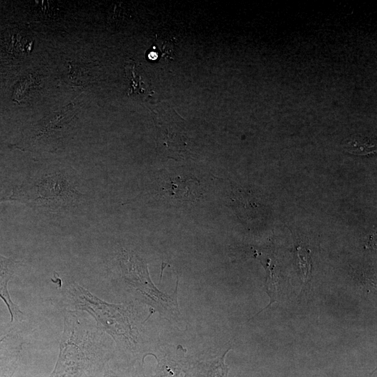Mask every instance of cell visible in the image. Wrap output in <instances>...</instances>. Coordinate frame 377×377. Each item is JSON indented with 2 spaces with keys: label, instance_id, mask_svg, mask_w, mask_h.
I'll return each instance as SVG.
<instances>
[{
  "label": "cell",
  "instance_id": "obj_1",
  "mask_svg": "<svg viewBox=\"0 0 377 377\" xmlns=\"http://www.w3.org/2000/svg\"><path fill=\"white\" fill-rule=\"evenodd\" d=\"M64 328L49 377H101L108 360L102 330L80 311L64 309Z\"/></svg>",
  "mask_w": 377,
  "mask_h": 377
},
{
  "label": "cell",
  "instance_id": "obj_2",
  "mask_svg": "<svg viewBox=\"0 0 377 377\" xmlns=\"http://www.w3.org/2000/svg\"><path fill=\"white\" fill-rule=\"evenodd\" d=\"M71 168L57 166L32 171L14 188L11 200L47 213L65 212L86 202Z\"/></svg>",
  "mask_w": 377,
  "mask_h": 377
},
{
  "label": "cell",
  "instance_id": "obj_3",
  "mask_svg": "<svg viewBox=\"0 0 377 377\" xmlns=\"http://www.w3.org/2000/svg\"><path fill=\"white\" fill-rule=\"evenodd\" d=\"M63 301L65 309L86 311L91 315L98 327L112 335L120 348L133 350L135 346L136 328L127 306L108 304L77 282L66 287Z\"/></svg>",
  "mask_w": 377,
  "mask_h": 377
},
{
  "label": "cell",
  "instance_id": "obj_4",
  "mask_svg": "<svg viewBox=\"0 0 377 377\" xmlns=\"http://www.w3.org/2000/svg\"><path fill=\"white\" fill-rule=\"evenodd\" d=\"M119 263L124 279L133 291L147 304L167 316L179 314L177 304V283L172 294L159 291L149 278L147 267L133 253L123 250Z\"/></svg>",
  "mask_w": 377,
  "mask_h": 377
},
{
  "label": "cell",
  "instance_id": "obj_5",
  "mask_svg": "<svg viewBox=\"0 0 377 377\" xmlns=\"http://www.w3.org/2000/svg\"><path fill=\"white\" fill-rule=\"evenodd\" d=\"M20 265V261L0 253V298L5 303L10 313V323L20 324L24 319V313L12 300L8 287Z\"/></svg>",
  "mask_w": 377,
  "mask_h": 377
},
{
  "label": "cell",
  "instance_id": "obj_6",
  "mask_svg": "<svg viewBox=\"0 0 377 377\" xmlns=\"http://www.w3.org/2000/svg\"><path fill=\"white\" fill-rule=\"evenodd\" d=\"M24 337L17 323H9L0 333V364L20 360Z\"/></svg>",
  "mask_w": 377,
  "mask_h": 377
},
{
  "label": "cell",
  "instance_id": "obj_7",
  "mask_svg": "<svg viewBox=\"0 0 377 377\" xmlns=\"http://www.w3.org/2000/svg\"><path fill=\"white\" fill-rule=\"evenodd\" d=\"M232 195L234 208L242 219L252 220L256 217L260 204L252 193L238 189L232 191Z\"/></svg>",
  "mask_w": 377,
  "mask_h": 377
},
{
  "label": "cell",
  "instance_id": "obj_8",
  "mask_svg": "<svg viewBox=\"0 0 377 377\" xmlns=\"http://www.w3.org/2000/svg\"><path fill=\"white\" fill-rule=\"evenodd\" d=\"M195 184H198V182L177 177L165 182L162 189L176 200L188 201L195 198V191L193 188Z\"/></svg>",
  "mask_w": 377,
  "mask_h": 377
},
{
  "label": "cell",
  "instance_id": "obj_9",
  "mask_svg": "<svg viewBox=\"0 0 377 377\" xmlns=\"http://www.w3.org/2000/svg\"><path fill=\"white\" fill-rule=\"evenodd\" d=\"M343 148L348 151L357 155L374 154L376 144L369 138L353 137L343 143Z\"/></svg>",
  "mask_w": 377,
  "mask_h": 377
},
{
  "label": "cell",
  "instance_id": "obj_10",
  "mask_svg": "<svg viewBox=\"0 0 377 377\" xmlns=\"http://www.w3.org/2000/svg\"><path fill=\"white\" fill-rule=\"evenodd\" d=\"M126 75L131 78V85L129 93L133 94H148L151 96L153 94L154 91L150 90V89L142 87L141 84H145L144 82H142L140 77L137 75L134 71V64L126 65L125 67Z\"/></svg>",
  "mask_w": 377,
  "mask_h": 377
},
{
  "label": "cell",
  "instance_id": "obj_11",
  "mask_svg": "<svg viewBox=\"0 0 377 377\" xmlns=\"http://www.w3.org/2000/svg\"><path fill=\"white\" fill-rule=\"evenodd\" d=\"M20 364V360L0 364V377H13Z\"/></svg>",
  "mask_w": 377,
  "mask_h": 377
},
{
  "label": "cell",
  "instance_id": "obj_12",
  "mask_svg": "<svg viewBox=\"0 0 377 377\" xmlns=\"http://www.w3.org/2000/svg\"><path fill=\"white\" fill-rule=\"evenodd\" d=\"M10 191L7 184L0 179V202L9 200Z\"/></svg>",
  "mask_w": 377,
  "mask_h": 377
}]
</instances>
